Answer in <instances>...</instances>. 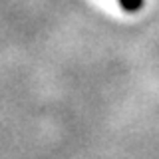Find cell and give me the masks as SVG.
Masks as SVG:
<instances>
[{
  "label": "cell",
  "mask_w": 159,
  "mask_h": 159,
  "mask_svg": "<svg viewBox=\"0 0 159 159\" xmlns=\"http://www.w3.org/2000/svg\"><path fill=\"white\" fill-rule=\"evenodd\" d=\"M119 2H121V6L125 10H137L141 6V0H119Z\"/></svg>",
  "instance_id": "cell-1"
}]
</instances>
